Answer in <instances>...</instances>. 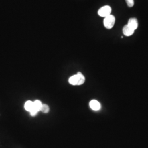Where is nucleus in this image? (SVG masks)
Returning a JSON list of instances; mask_svg holds the SVG:
<instances>
[{"mask_svg":"<svg viewBox=\"0 0 148 148\" xmlns=\"http://www.w3.org/2000/svg\"><path fill=\"white\" fill-rule=\"evenodd\" d=\"M42 102L39 100H36L34 102V109L36 110L38 112L40 111L41 107L42 106Z\"/></svg>","mask_w":148,"mask_h":148,"instance_id":"obj_8","label":"nucleus"},{"mask_svg":"<svg viewBox=\"0 0 148 148\" xmlns=\"http://www.w3.org/2000/svg\"><path fill=\"white\" fill-rule=\"evenodd\" d=\"M34 108V102L31 100H28L24 104V108L27 111H30Z\"/></svg>","mask_w":148,"mask_h":148,"instance_id":"obj_7","label":"nucleus"},{"mask_svg":"<svg viewBox=\"0 0 148 148\" xmlns=\"http://www.w3.org/2000/svg\"><path fill=\"white\" fill-rule=\"evenodd\" d=\"M127 25L132 29L134 30V31L137 29L138 27V22L137 18H131L129 19Z\"/></svg>","mask_w":148,"mask_h":148,"instance_id":"obj_4","label":"nucleus"},{"mask_svg":"<svg viewBox=\"0 0 148 148\" xmlns=\"http://www.w3.org/2000/svg\"><path fill=\"white\" fill-rule=\"evenodd\" d=\"M111 8L109 6H105L101 7L99 9L98 14L99 16L102 17H106L111 14Z\"/></svg>","mask_w":148,"mask_h":148,"instance_id":"obj_3","label":"nucleus"},{"mask_svg":"<svg viewBox=\"0 0 148 148\" xmlns=\"http://www.w3.org/2000/svg\"><path fill=\"white\" fill-rule=\"evenodd\" d=\"M115 23V17L110 14L104 18L103 23L104 25L106 28L110 29L113 28Z\"/></svg>","mask_w":148,"mask_h":148,"instance_id":"obj_2","label":"nucleus"},{"mask_svg":"<svg viewBox=\"0 0 148 148\" xmlns=\"http://www.w3.org/2000/svg\"><path fill=\"white\" fill-rule=\"evenodd\" d=\"M127 3L128 6L129 7H132L134 6V0H125Z\"/></svg>","mask_w":148,"mask_h":148,"instance_id":"obj_10","label":"nucleus"},{"mask_svg":"<svg viewBox=\"0 0 148 148\" xmlns=\"http://www.w3.org/2000/svg\"><path fill=\"white\" fill-rule=\"evenodd\" d=\"M49 110L50 109H49V106L46 104H43L40 111H42L44 113H49Z\"/></svg>","mask_w":148,"mask_h":148,"instance_id":"obj_9","label":"nucleus"},{"mask_svg":"<svg viewBox=\"0 0 148 148\" xmlns=\"http://www.w3.org/2000/svg\"><path fill=\"white\" fill-rule=\"evenodd\" d=\"M90 106L93 110L94 111H98L101 108L100 103L97 100H92L90 102Z\"/></svg>","mask_w":148,"mask_h":148,"instance_id":"obj_5","label":"nucleus"},{"mask_svg":"<svg viewBox=\"0 0 148 148\" xmlns=\"http://www.w3.org/2000/svg\"><path fill=\"white\" fill-rule=\"evenodd\" d=\"M85 76L80 72H78L77 74L71 76L69 79V84L74 86L82 85L85 82Z\"/></svg>","mask_w":148,"mask_h":148,"instance_id":"obj_1","label":"nucleus"},{"mask_svg":"<svg viewBox=\"0 0 148 148\" xmlns=\"http://www.w3.org/2000/svg\"><path fill=\"white\" fill-rule=\"evenodd\" d=\"M38 113L36 110H35V109H33L30 111V115H31V116H36L37 114V113Z\"/></svg>","mask_w":148,"mask_h":148,"instance_id":"obj_11","label":"nucleus"},{"mask_svg":"<svg viewBox=\"0 0 148 148\" xmlns=\"http://www.w3.org/2000/svg\"><path fill=\"white\" fill-rule=\"evenodd\" d=\"M134 33V30L129 28L128 25H126L123 28V33L125 36H129L132 35Z\"/></svg>","mask_w":148,"mask_h":148,"instance_id":"obj_6","label":"nucleus"}]
</instances>
